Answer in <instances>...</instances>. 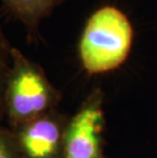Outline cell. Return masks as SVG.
Returning <instances> with one entry per match:
<instances>
[{
	"mask_svg": "<svg viewBox=\"0 0 157 158\" xmlns=\"http://www.w3.org/2000/svg\"><path fill=\"white\" fill-rule=\"evenodd\" d=\"M134 30L125 12L106 5L91 15L79 43L82 65L91 75L119 68L131 51Z\"/></svg>",
	"mask_w": 157,
	"mask_h": 158,
	"instance_id": "cell-1",
	"label": "cell"
},
{
	"mask_svg": "<svg viewBox=\"0 0 157 158\" xmlns=\"http://www.w3.org/2000/svg\"><path fill=\"white\" fill-rule=\"evenodd\" d=\"M58 100V92L43 69L15 47L4 91V117L10 130L49 112Z\"/></svg>",
	"mask_w": 157,
	"mask_h": 158,
	"instance_id": "cell-2",
	"label": "cell"
},
{
	"mask_svg": "<svg viewBox=\"0 0 157 158\" xmlns=\"http://www.w3.org/2000/svg\"><path fill=\"white\" fill-rule=\"evenodd\" d=\"M101 99L91 96L65 126L62 158H103Z\"/></svg>",
	"mask_w": 157,
	"mask_h": 158,
	"instance_id": "cell-3",
	"label": "cell"
},
{
	"mask_svg": "<svg viewBox=\"0 0 157 158\" xmlns=\"http://www.w3.org/2000/svg\"><path fill=\"white\" fill-rule=\"evenodd\" d=\"M65 127L47 112L11 130L23 158H62Z\"/></svg>",
	"mask_w": 157,
	"mask_h": 158,
	"instance_id": "cell-4",
	"label": "cell"
},
{
	"mask_svg": "<svg viewBox=\"0 0 157 158\" xmlns=\"http://www.w3.org/2000/svg\"><path fill=\"white\" fill-rule=\"evenodd\" d=\"M64 0H2L6 11L35 34L40 22Z\"/></svg>",
	"mask_w": 157,
	"mask_h": 158,
	"instance_id": "cell-5",
	"label": "cell"
},
{
	"mask_svg": "<svg viewBox=\"0 0 157 158\" xmlns=\"http://www.w3.org/2000/svg\"><path fill=\"white\" fill-rule=\"evenodd\" d=\"M11 49L0 27V120L4 118V91L11 66Z\"/></svg>",
	"mask_w": 157,
	"mask_h": 158,
	"instance_id": "cell-6",
	"label": "cell"
},
{
	"mask_svg": "<svg viewBox=\"0 0 157 158\" xmlns=\"http://www.w3.org/2000/svg\"><path fill=\"white\" fill-rule=\"evenodd\" d=\"M0 158H23L11 130L0 127Z\"/></svg>",
	"mask_w": 157,
	"mask_h": 158,
	"instance_id": "cell-7",
	"label": "cell"
}]
</instances>
